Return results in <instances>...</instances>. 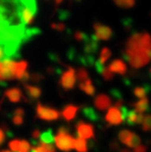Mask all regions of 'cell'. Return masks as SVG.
Segmentation results:
<instances>
[{
    "label": "cell",
    "mask_w": 151,
    "mask_h": 152,
    "mask_svg": "<svg viewBox=\"0 0 151 152\" xmlns=\"http://www.w3.org/2000/svg\"><path fill=\"white\" fill-rule=\"evenodd\" d=\"M54 141H55V144L58 149L65 152L71 151L76 146V140L71 134H69V132H66V134L57 132Z\"/></svg>",
    "instance_id": "6da1fadb"
},
{
    "label": "cell",
    "mask_w": 151,
    "mask_h": 152,
    "mask_svg": "<svg viewBox=\"0 0 151 152\" xmlns=\"http://www.w3.org/2000/svg\"><path fill=\"white\" fill-rule=\"evenodd\" d=\"M35 112H36V117L44 120V121H55L60 117V113L58 110L48 107V106H44L41 103L37 104Z\"/></svg>",
    "instance_id": "7a4b0ae2"
},
{
    "label": "cell",
    "mask_w": 151,
    "mask_h": 152,
    "mask_svg": "<svg viewBox=\"0 0 151 152\" xmlns=\"http://www.w3.org/2000/svg\"><path fill=\"white\" fill-rule=\"evenodd\" d=\"M16 2L27 21L31 23V19L36 13V0H16Z\"/></svg>",
    "instance_id": "3957f363"
},
{
    "label": "cell",
    "mask_w": 151,
    "mask_h": 152,
    "mask_svg": "<svg viewBox=\"0 0 151 152\" xmlns=\"http://www.w3.org/2000/svg\"><path fill=\"white\" fill-rule=\"evenodd\" d=\"M76 134L79 138L82 140H92L94 138V127L83 121H79L76 125Z\"/></svg>",
    "instance_id": "277c9868"
},
{
    "label": "cell",
    "mask_w": 151,
    "mask_h": 152,
    "mask_svg": "<svg viewBox=\"0 0 151 152\" xmlns=\"http://www.w3.org/2000/svg\"><path fill=\"white\" fill-rule=\"evenodd\" d=\"M125 119L123 117L121 110L117 107H111L105 115V122L109 126H118L123 124Z\"/></svg>",
    "instance_id": "5b68a950"
},
{
    "label": "cell",
    "mask_w": 151,
    "mask_h": 152,
    "mask_svg": "<svg viewBox=\"0 0 151 152\" xmlns=\"http://www.w3.org/2000/svg\"><path fill=\"white\" fill-rule=\"evenodd\" d=\"M59 83L64 90L73 89L76 83V77H75V72H74V70L71 69L68 72L64 73L62 77H61Z\"/></svg>",
    "instance_id": "8992f818"
},
{
    "label": "cell",
    "mask_w": 151,
    "mask_h": 152,
    "mask_svg": "<svg viewBox=\"0 0 151 152\" xmlns=\"http://www.w3.org/2000/svg\"><path fill=\"white\" fill-rule=\"evenodd\" d=\"M112 104L111 98L109 97L108 95L104 94V93H101V94H98L94 99V106L95 108H97L100 111H105V110H109L110 109V106Z\"/></svg>",
    "instance_id": "52a82bcc"
},
{
    "label": "cell",
    "mask_w": 151,
    "mask_h": 152,
    "mask_svg": "<svg viewBox=\"0 0 151 152\" xmlns=\"http://www.w3.org/2000/svg\"><path fill=\"white\" fill-rule=\"evenodd\" d=\"M5 96L13 103L20 102L22 99H24L25 101H28V98L25 97L22 90L18 88V87H13V88L7 89L5 92Z\"/></svg>",
    "instance_id": "ba28073f"
},
{
    "label": "cell",
    "mask_w": 151,
    "mask_h": 152,
    "mask_svg": "<svg viewBox=\"0 0 151 152\" xmlns=\"http://www.w3.org/2000/svg\"><path fill=\"white\" fill-rule=\"evenodd\" d=\"M78 111H79L78 106L73 105V104H68V105H66L65 107L63 108L62 117H63L64 120H65V121L71 122V121H73V120L76 118Z\"/></svg>",
    "instance_id": "9c48e42d"
},
{
    "label": "cell",
    "mask_w": 151,
    "mask_h": 152,
    "mask_svg": "<svg viewBox=\"0 0 151 152\" xmlns=\"http://www.w3.org/2000/svg\"><path fill=\"white\" fill-rule=\"evenodd\" d=\"M144 119V115L140 114V113H137L134 110H131L128 111L126 121L127 124L128 126H133V125H137V124H142Z\"/></svg>",
    "instance_id": "30bf717a"
},
{
    "label": "cell",
    "mask_w": 151,
    "mask_h": 152,
    "mask_svg": "<svg viewBox=\"0 0 151 152\" xmlns=\"http://www.w3.org/2000/svg\"><path fill=\"white\" fill-rule=\"evenodd\" d=\"M133 107L134 108V111L137 113L143 114L144 112H147L149 108V100L147 97H144L142 99H139V101L136 103H133Z\"/></svg>",
    "instance_id": "8fae6325"
},
{
    "label": "cell",
    "mask_w": 151,
    "mask_h": 152,
    "mask_svg": "<svg viewBox=\"0 0 151 152\" xmlns=\"http://www.w3.org/2000/svg\"><path fill=\"white\" fill-rule=\"evenodd\" d=\"M25 90L27 92V94L28 95V97L33 100H36L40 97L41 95V89L40 87L31 86V85H24Z\"/></svg>",
    "instance_id": "7c38bea8"
},
{
    "label": "cell",
    "mask_w": 151,
    "mask_h": 152,
    "mask_svg": "<svg viewBox=\"0 0 151 152\" xmlns=\"http://www.w3.org/2000/svg\"><path fill=\"white\" fill-rule=\"evenodd\" d=\"M82 114L85 116L88 120L92 122H98L99 121V115L95 112V110L91 107H83L82 108Z\"/></svg>",
    "instance_id": "4fadbf2b"
},
{
    "label": "cell",
    "mask_w": 151,
    "mask_h": 152,
    "mask_svg": "<svg viewBox=\"0 0 151 152\" xmlns=\"http://www.w3.org/2000/svg\"><path fill=\"white\" fill-rule=\"evenodd\" d=\"M55 140V137L53 135V132L51 129H48L45 132H43L40 134V141L46 144H52V142Z\"/></svg>",
    "instance_id": "5bb4252c"
},
{
    "label": "cell",
    "mask_w": 151,
    "mask_h": 152,
    "mask_svg": "<svg viewBox=\"0 0 151 152\" xmlns=\"http://www.w3.org/2000/svg\"><path fill=\"white\" fill-rule=\"evenodd\" d=\"M80 88L83 90L86 94H88L90 96H93L95 94V88H94V86H92L90 80H88L85 83H81V85H80Z\"/></svg>",
    "instance_id": "9a60e30c"
},
{
    "label": "cell",
    "mask_w": 151,
    "mask_h": 152,
    "mask_svg": "<svg viewBox=\"0 0 151 152\" xmlns=\"http://www.w3.org/2000/svg\"><path fill=\"white\" fill-rule=\"evenodd\" d=\"M133 132H131L130 131L122 130L120 132H119L118 138H119V140L122 142V143H124V144L127 145L128 143V141H130V140L131 138V137H133Z\"/></svg>",
    "instance_id": "2e32d148"
},
{
    "label": "cell",
    "mask_w": 151,
    "mask_h": 152,
    "mask_svg": "<svg viewBox=\"0 0 151 152\" xmlns=\"http://www.w3.org/2000/svg\"><path fill=\"white\" fill-rule=\"evenodd\" d=\"M149 92V87L145 86H137L133 89V95L136 96V98L142 99L145 97V95Z\"/></svg>",
    "instance_id": "e0dca14e"
},
{
    "label": "cell",
    "mask_w": 151,
    "mask_h": 152,
    "mask_svg": "<svg viewBox=\"0 0 151 152\" xmlns=\"http://www.w3.org/2000/svg\"><path fill=\"white\" fill-rule=\"evenodd\" d=\"M75 149L78 152H88V142L85 141V140H82V138H78V140H76Z\"/></svg>",
    "instance_id": "ac0fdd59"
},
{
    "label": "cell",
    "mask_w": 151,
    "mask_h": 152,
    "mask_svg": "<svg viewBox=\"0 0 151 152\" xmlns=\"http://www.w3.org/2000/svg\"><path fill=\"white\" fill-rule=\"evenodd\" d=\"M110 69L113 71V72L122 74V75L125 74V72H126V67H125V65L121 62V61H116V62L112 63L111 66H110Z\"/></svg>",
    "instance_id": "d6986e66"
},
{
    "label": "cell",
    "mask_w": 151,
    "mask_h": 152,
    "mask_svg": "<svg viewBox=\"0 0 151 152\" xmlns=\"http://www.w3.org/2000/svg\"><path fill=\"white\" fill-rule=\"evenodd\" d=\"M140 142H141V138L136 134H134V132H133V137H131L130 141H128V143L127 144V146L131 147V148L137 147V146H139V145H140Z\"/></svg>",
    "instance_id": "ffe728a7"
},
{
    "label": "cell",
    "mask_w": 151,
    "mask_h": 152,
    "mask_svg": "<svg viewBox=\"0 0 151 152\" xmlns=\"http://www.w3.org/2000/svg\"><path fill=\"white\" fill-rule=\"evenodd\" d=\"M151 130V115H144V119L142 122V131L148 132Z\"/></svg>",
    "instance_id": "44dd1931"
},
{
    "label": "cell",
    "mask_w": 151,
    "mask_h": 152,
    "mask_svg": "<svg viewBox=\"0 0 151 152\" xmlns=\"http://www.w3.org/2000/svg\"><path fill=\"white\" fill-rule=\"evenodd\" d=\"M31 144L28 143L27 140H21V144H20V148H19V151L18 152H30L31 150Z\"/></svg>",
    "instance_id": "7402d4cb"
},
{
    "label": "cell",
    "mask_w": 151,
    "mask_h": 152,
    "mask_svg": "<svg viewBox=\"0 0 151 152\" xmlns=\"http://www.w3.org/2000/svg\"><path fill=\"white\" fill-rule=\"evenodd\" d=\"M20 144H21V140H14L9 142V147L10 149L14 152H18L19 151V148H20Z\"/></svg>",
    "instance_id": "603a6c76"
},
{
    "label": "cell",
    "mask_w": 151,
    "mask_h": 152,
    "mask_svg": "<svg viewBox=\"0 0 151 152\" xmlns=\"http://www.w3.org/2000/svg\"><path fill=\"white\" fill-rule=\"evenodd\" d=\"M88 79V73L85 70H80L78 72V80L80 82H83Z\"/></svg>",
    "instance_id": "cb8c5ba5"
},
{
    "label": "cell",
    "mask_w": 151,
    "mask_h": 152,
    "mask_svg": "<svg viewBox=\"0 0 151 152\" xmlns=\"http://www.w3.org/2000/svg\"><path fill=\"white\" fill-rule=\"evenodd\" d=\"M13 123L17 126H21L24 123V117H20V116H14L12 119Z\"/></svg>",
    "instance_id": "d4e9b609"
},
{
    "label": "cell",
    "mask_w": 151,
    "mask_h": 152,
    "mask_svg": "<svg viewBox=\"0 0 151 152\" xmlns=\"http://www.w3.org/2000/svg\"><path fill=\"white\" fill-rule=\"evenodd\" d=\"M109 147H110V149L112 151H118L119 149H120V145H119V143L116 140L111 141L110 144H109Z\"/></svg>",
    "instance_id": "484cf974"
},
{
    "label": "cell",
    "mask_w": 151,
    "mask_h": 152,
    "mask_svg": "<svg viewBox=\"0 0 151 152\" xmlns=\"http://www.w3.org/2000/svg\"><path fill=\"white\" fill-rule=\"evenodd\" d=\"M40 137V132L39 130H37V129H35V130L33 132V134H31V137H33V141H36V140L38 137Z\"/></svg>",
    "instance_id": "4316f807"
},
{
    "label": "cell",
    "mask_w": 151,
    "mask_h": 152,
    "mask_svg": "<svg viewBox=\"0 0 151 152\" xmlns=\"http://www.w3.org/2000/svg\"><path fill=\"white\" fill-rule=\"evenodd\" d=\"M133 152H147V147L145 145H139V146L134 148Z\"/></svg>",
    "instance_id": "83f0119b"
},
{
    "label": "cell",
    "mask_w": 151,
    "mask_h": 152,
    "mask_svg": "<svg viewBox=\"0 0 151 152\" xmlns=\"http://www.w3.org/2000/svg\"><path fill=\"white\" fill-rule=\"evenodd\" d=\"M24 114H25V111H24V109H22V108H17L14 111V116H20V117H24Z\"/></svg>",
    "instance_id": "f1b7e54d"
},
{
    "label": "cell",
    "mask_w": 151,
    "mask_h": 152,
    "mask_svg": "<svg viewBox=\"0 0 151 152\" xmlns=\"http://www.w3.org/2000/svg\"><path fill=\"white\" fill-rule=\"evenodd\" d=\"M103 77L106 80H112L113 79V75L109 72V71H104L103 72Z\"/></svg>",
    "instance_id": "f546056e"
},
{
    "label": "cell",
    "mask_w": 151,
    "mask_h": 152,
    "mask_svg": "<svg viewBox=\"0 0 151 152\" xmlns=\"http://www.w3.org/2000/svg\"><path fill=\"white\" fill-rule=\"evenodd\" d=\"M6 140V137H5V132L2 129H0V145H2L4 143V141Z\"/></svg>",
    "instance_id": "4dcf8cb0"
},
{
    "label": "cell",
    "mask_w": 151,
    "mask_h": 152,
    "mask_svg": "<svg viewBox=\"0 0 151 152\" xmlns=\"http://www.w3.org/2000/svg\"><path fill=\"white\" fill-rule=\"evenodd\" d=\"M120 152H131L128 149H127V148H124V149H122V150H120Z\"/></svg>",
    "instance_id": "1f68e13d"
},
{
    "label": "cell",
    "mask_w": 151,
    "mask_h": 152,
    "mask_svg": "<svg viewBox=\"0 0 151 152\" xmlns=\"http://www.w3.org/2000/svg\"><path fill=\"white\" fill-rule=\"evenodd\" d=\"M1 152H10V151H8V150H3V151H1Z\"/></svg>",
    "instance_id": "d6a6232c"
},
{
    "label": "cell",
    "mask_w": 151,
    "mask_h": 152,
    "mask_svg": "<svg viewBox=\"0 0 151 152\" xmlns=\"http://www.w3.org/2000/svg\"><path fill=\"white\" fill-rule=\"evenodd\" d=\"M48 152H55V150H52V151H48Z\"/></svg>",
    "instance_id": "836d02e7"
},
{
    "label": "cell",
    "mask_w": 151,
    "mask_h": 152,
    "mask_svg": "<svg viewBox=\"0 0 151 152\" xmlns=\"http://www.w3.org/2000/svg\"><path fill=\"white\" fill-rule=\"evenodd\" d=\"M31 152H35V151H34V150L33 149V150H31Z\"/></svg>",
    "instance_id": "e575fe53"
}]
</instances>
